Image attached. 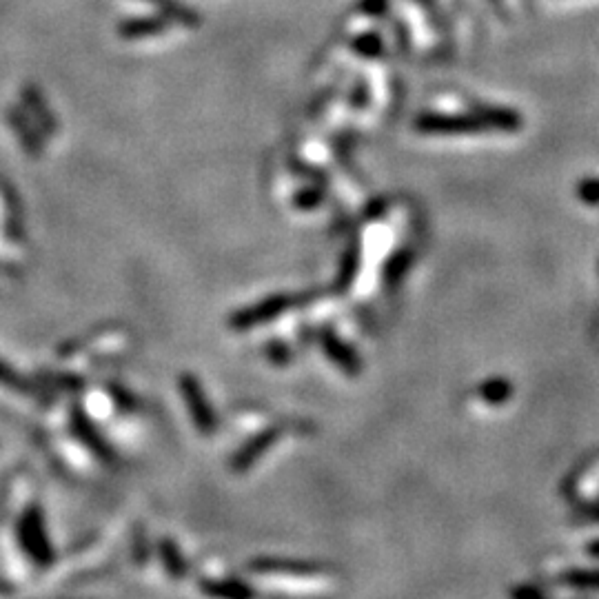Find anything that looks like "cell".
Wrapping results in <instances>:
<instances>
[{
	"mask_svg": "<svg viewBox=\"0 0 599 599\" xmlns=\"http://www.w3.org/2000/svg\"><path fill=\"white\" fill-rule=\"evenodd\" d=\"M355 49H358V52H362V54H378V49H380V40L375 38V36H364V38H360L358 43H355Z\"/></svg>",
	"mask_w": 599,
	"mask_h": 599,
	"instance_id": "obj_3",
	"label": "cell"
},
{
	"mask_svg": "<svg viewBox=\"0 0 599 599\" xmlns=\"http://www.w3.org/2000/svg\"><path fill=\"white\" fill-rule=\"evenodd\" d=\"M147 3L156 5L162 16H167L169 20H176V23L180 25H198V14L194 12V9H187L182 3H178V0H147Z\"/></svg>",
	"mask_w": 599,
	"mask_h": 599,
	"instance_id": "obj_2",
	"label": "cell"
},
{
	"mask_svg": "<svg viewBox=\"0 0 599 599\" xmlns=\"http://www.w3.org/2000/svg\"><path fill=\"white\" fill-rule=\"evenodd\" d=\"M169 27L167 16H151V18H131L118 27V34L127 40H140L165 34Z\"/></svg>",
	"mask_w": 599,
	"mask_h": 599,
	"instance_id": "obj_1",
	"label": "cell"
}]
</instances>
